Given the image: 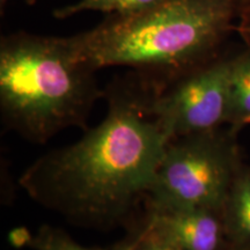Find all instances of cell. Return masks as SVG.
<instances>
[{
  "label": "cell",
  "instance_id": "14",
  "mask_svg": "<svg viewBox=\"0 0 250 250\" xmlns=\"http://www.w3.org/2000/svg\"><path fill=\"white\" fill-rule=\"evenodd\" d=\"M240 4H241V12L250 11V0H240Z\"/></svg>",
  "mask_w": 250,
  "mask_h": 250
},
{
  "label": "cell",
  "instance_id": "13",
  "mask_svg": "<svg viewBox=\"0 0 250 250\" xmlns=\"http://www.w3.org/2000/svg\"><path fill=\"white\" fill-rule=\"evenodd\" d=\"M31 237V234L28 232L26 228H20V229H14L9 234V242L15 248H22L27 247Z\"/></svg>",
  "mask_w": 250,
  "mask_h": 250
},
{
  "label": "cell",
  "instance_id": "6",
  "mask_svg": "<svg viewBox=\"0 0 250 250\" xmlns=\"http://www.w3.org/2000/svg\"><path fill=\"white\" fill-rule=\"evenodd\" d=\"M180 250H225L221 210L205 208H145L138 220Z\"/></svg>",
  "mask_w": 250,
  "mask_h": 250
},
{
  "label": "cell",
  "instance_id": "7",
  "mask_svg": "<svg viewBox=\"0 0 250 250\" xmlns=\"http://www.w3.org/2000/svg\"><path fill=\"white\" fill-rule=\"evenodd\" d=\"M225 250H250V166L237 171L221 208Z\"/></svg>",
  "mask_w": 250,
  "mask_h": 250
},
{
  "label": "cell",
  "instance_id": "5",
  "mask_svg": "<svg viewBox=\"0 0 250 250\" xmlns=\"http://www.w3.org/2000/svg\"><path fill=\"white\" fill-rule=\"evenodd\" d=\"M230 61L218 56L155 94L153 112L173 139L228 124Z\"/></svg>",
  "mask_w": 250,
  "mask_h": 250
},
{
  "label": "cell",
  "instance_id": "2",
  "mask_svg": "<svg viewBox=\"0 0 250 250\" xmlns=\"http://www.w3.org/2000/svg\"><path fill=\"white\" fill-rule=\"evenodd\" d=\"M240 12V0H161L136 13L109 14L72 40L96 71L127 67L161 92L220 56Z\"/></svg>",
  "mask_w": 250,
  "mask_h": 250
},
{
  "label": "cell",
  "instance_id": "1",
  "mask_svg": "<svg viewBox=\"0 0 250 250\" xmlns=\"http://www.w3.org/2000/svg\"><path fill=\"white\" fill-rule=\"evenodd\" d=\"M103 92L101 123L40 156L19 182L33 201L76 226L110 229L133 223L173 137L153 112L158 89L137 72L115 77Z\"/></svg>",
  "mask_w": 250,
  "mask_h": 250
},
{
  "label": "cell",
  "instance_id": "12",
  "mask_svg": "<svg viewBox=\"0 0 250 250\" xmlns=\"http://www.w3.org/2000/svg\"><path fill=\"white\" fill-rule=\"evenodd\" d=\"M235 30L245 42V45L250 48V11H243L240 13Z\"/></svg>",
  "mask_w": 250,
  "mask_h": 250
},
{
  "label": "cell",
  "instance_id": "9",
  "mask_svg": "<svg viewBox=\"0 0 250 250\" xmlns=\"http://www.w3.org/2000/svg\"><path fill=\"white\" fill-rule=\"evenodd\" d=\"M161 0H79L73 4L56 8V19H67L83 12H101L109 14H130L158 4Z\"/></svg>",
  "mask_w": 250,
  "mask_h": 250
},
{
  "label": "cell",
  "instance_id": "8",
  "mask_svg": "<svg viewBox=\"0 0 250 250\" xmlns=\"http://www.w3.org/2000/svg\"><path fill=\"white\" fill-rule=\"evenodd\" d=\"M229 121L234 133L250 124V48L232 56L229 72Z\"/></svg>",
  "mask_w": 250,
  "mask_h": 250
},
{
  "label": "cell",
  "instance_id": "11",
  "mask_svg": "<svg viewBox=\"0 0 250 250\" xmlns=\"http://www.w3.org/2000/svg\"><path fill=\"white\" fill-rule=\"evenodd\" d=\"M129 234L132 237L131 250H180L144 226L139 221H134L131 225Z\"/></svg>",
  "mask_w": 250,
  "mask_h": 250
},
{
  "label": "cell",
  "instance_id": "4",
  "mask_svg": "<svg viewBox=\"0 0 250 250\" xmlns=\"http://www.w3.org/2000/svg\"><path fill=\"white\" fill-rule=\"evenodd\" d=\"M242 165L236 133L229 127L171 139L144 199L145 208L221 210Z\"/></svg>",
  "mask_w": 250,
  "mask_h": 250
},
{
  "label": "cell",
  "instance_id": "10",
  "mask_svg": "<svg viewBox=\"0 0 250 250\" xmlns=\"http://www.w3.org/2000/svg\"><path fill=\"white\" fill-rule=\"evenodd\" d=\"M27 247L34 250H131L132 237L129 234L124 240L109 248H87L74 241L62 228L42 225L35 235H31Z\"/></svg>",
  "mask_w": 250,
  "mask_h": 250
},
{
  "label": "cell",
  "instance_id": "3",
  "mask_svg": "<svg viewBox=\"0 0 250 250\" xmlns=\"http://www.w3.org/2000/svg\"><path fill=\"white\" fill-rule=\"evenodd\" d=\"M96 71L78 55L72 36L17 31L0 40V116L7 130L33 144L68 127L87 130L103 98Z\"/></svg>",
  "mask_w": 250,
  "mask_h": 250
},
{
  "label": "cell",
  "instance_id": "15",
  "mask_svg": "<svg viewBox=\"0 0 250 250\" xmlns=\"http://www.w3.org/2000/svg\"><path fill=\"white\" fill-rule=\"evenodd\" d=\"M7 1H8V0H0V5H1V7H4V5H5ZM22 1L26 2L27 5L33 6V5H35L36 2L39 1V0H22Z\"/></svg>",
  "mask_w": 250,
  "mask_h": 250
}]
</instances>
